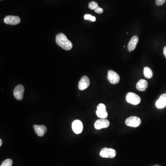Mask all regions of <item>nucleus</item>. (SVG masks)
Masks as SVG:
<instances>
[{"mask_svg":"<svg viewBox=\"0 0 166 166\" xmlns=\"http://www.w3.org/2000/svg\"><path fill=\"white\" fill-rule=\"evenodd\" d=\"M56 43L65 50H70L73 48V44L63 33L57 34L55 38Z\"/></svg>","mask_w":166,"mask_h":166,"instance_id":"f257e3e1","label":"nucleus"},{"mask_svg":"<svg viewBox=\"0 0 166 166\" xmlns=\"http://www.w3.org/2000/svg\"><path fill=\"white\" fill-rule=\"evenodd\" d=\"M126 101L128 103L136 105L140 103L141 98L140 97L133 92H129L126 96Z\"/></svg>","mask_w":166,"mask_h":166,"instance_id":"f03ea898","label":"nucleus"},{"mask_svg":"<svg viewBox=\"0 0 166 166\" xmlns=\"http://www.w3.org/2000/svg\"><path fill=\"white\" fill-rule=\"evenodd\" d=\"M116 152L113 148H104L100 152V156L101 157L113 158L116 156Z\"/></svg>","mask_w":166,"mask_h":166,"instance_id":"7ed1b4c3","label":"nucleus"},{"mask_svg":"<svg viewBox=\"0 0 166 166\" xmlns=\"http://www.w3.org/2000/svg\"><path fill=\"white\" fill-rule=\"evenodd\" d=\"M141 121L140 118L136 116H131L127 118L125 121L126 125L130 127H136L141 124Z\"/></svg>","mask_w":166,"mask_h":166,"instance_id":"20e7f679","label":"nucleus"},{"mask_svg":"<svg viewBox=\"0 0 166 166\" xmlns=\"http://www.w3.org/2000/svg\"><path fill=\"white\" fill-rule=\"evenodd\" d=\"M107 78L108 80L109 81L110 83L112 84H118L120 80V77L119 75L116 72L113 70H109L108 71V76Z\"/></svg>","mask_w":166,"mask_h":166,"instance_id":"39448f33","label":"nucleus"},{"mask_svg":"<svg viewBox=\"0 0 166 166\" xmlns=\"http://www.w3.org/2000/svg\"><path fill=\"white\" fill-rule=\"evenodd\" d=\"M97 116L100 118L105 119L108 117V113L106 110L105 105L103 103H100L97 107V110L96 111Z\"/></svg>","mask_w":166,"mask_h":166,"instance_id":"423d86ee","label":"nucleus"},{"mask_svg":"<svg viewBox=\"0 0 166 166\" xmlns=\"http://www.w3.org/2000/svg\"><path fill=\"white\" fill-rule=\"evenodd\" d=\"M25 88L22 85H18L15 87L14 90V97L17 100H22L24 96Z\"/></svg>","mask_w":166,"mask_h":166,"instance_id":"0eeeda50","label":"nucleus"},{"mask_svg":"<svg viewBox=\"0 0 166 166\" xmlns=\"http://www.w3.org/2000/svg\"><path fill=\"white\" fill-rule=\"evenodd\" d=\"M4 22L7 25H16L20 22V18L19 17L15 16H7L4 19Z\"/></svg>","mask_w":166,"mask_h":166,"instance_id":"6e6552de","label":"nucleus"},{"mask_svg":"<svg viewBox=\"0 0 166 166\" xmlns=\"http://www.w3.org/2000/svg\"><path fill=\"white\" fill-rule=\"evenodd\" d=\"M110 122L108 120L105 119H100L95 122L94 126L97 130L107 128L109 126Z\"/></svg>","mask_w":166,"mask_h":166,"instance_id":"1a4fd4ad","label":"nucleus"},{"mask_svg":"<svg viewBox=\"0 0 166 166\" xmlns=\"http://www.w3.org/2000/svg\"><path fill=\"white\" fill-rule=\"evenodd\" d=\"M72 129L76 134H80L83 129V125L82 122L79 120H75L72 123Z\"/></svg>","mask_w":166,"mask_h":166,"instance_id":"9d476101","label":"nucleus"},{"mask_svg":"<svg viewBox=\"0 0 166 166\" xmlns=\"http://www.w3.org/2000/svg\"><path fill=\"white\" fill-rule=\"evenodd\" d=\"M90 85V81L89 78L86 76H84L82 77L78 83V89L80 90H83L85 89L89 86Z\"/></svg>","mask_w":166,"mask_h":166,"instance_id":"9b49d317","label":"nucleus"},{"mask_svg":"<svg viewBox=\"0 0 166 166\" xmlns=\"http://www.w3.org/2000/svg\"><path fill=\"white\" fill-rule=\"evenodd\" d=\"M156 106L157 109H162L166 107V94H163L160 97L156 102Z\"/></svg>","mask_w":166,"mask_h":166,"instance_id":"f8f14e48","label":"nucleus"},{"mask_svg":"<svg viewBox=\"0 0 166 166\" xmlns=\"http://www.w3.org/2000/svg\"><path fill=\"white\" fill-rule=\"evenodd\" d=\"M33 127L35 132L37 135L39 136H43L47 132V127L44 125L35 124L33 125Z\"/></svg>","mask_w":166,"mask_h":166,"instance_id":"ddd939ff","label":"nucleus"},{"mask_svg":"<svg viewBox=\"0 0 166 166\" xmlns=\"http://www.w3.org/2000/svg\"><path fill=\"white\" fill-rule=\"evenodd\" d=\"M138 37L136 36H134L131 38V40L128 43V49L129 52L132 51L136 49L137 42H138Z\"/></svg>","mask_w":166,"mask_h":166,"instance_id":"4468645a","label":"nucleus"},{"mask_svg":"<svg viewBox=\"0 0 166 166\" xmlns=\"http://www.w3.org/2000/svg\"><path fill=\"white\" fill-rule=\"evenodd\" d=\"M148 86L147 81L144 79H140L136 85V88L140 91H145Z\"/></svg>","mask_w":166,"mask_h":166,"instance_id":"2eb2a0df","label":"nucleus"},{"mask_svg":"<svg viewBox=\"0 0 166 166\" xmlns=\"http://www.w3.org/2000/svg\"><path fill=\"white\" fill-rule=\"evenodd\" d=\"M144 74L146 78L150 79L153 76V72L152 70L147 66H146L144 68Z\"/></svg>","mask_w":166,"mask_h":166,"instance_id":"dca6fc26","label":"nucleus"},{"mask_svg":"<svg viewBox=\"0 0 166 166\" xmlns=\"http://www.w3.org/2000/svg\"><path fill=\"white\" fill-rule=\"evenodd\" d=\"M13 164V160L10 159H7L3 161L1 166H12Z\"/></svg>","mask_w":166,"mask_h":166,"instance_id":"f3484780","label":"nucleus"},{"mask_svg":"<svg viewBox=\"0 0 166 166\" xmlns=\"http://www.w3.org/2000/svg\"><path fill=\"white\" fill-rule=\"evenodd\" d=\"M88 7L91 10H94L97 7H99V6L98 5L96 2L92 1V2H90L89 4Z\"/></svg>","mask_w":166,"mask_h":166,"instance_id":"a211bd4d","label":"nucleus"},{"mask_svg":"<svg viewBox=\"0 0 166 166\" xmlns=\"http://www.w3.org/2000/svg\"><path fill=\"white\" fill-rule=\"evenodd\" d=\"M84 18L85 20H89L92 22H95L96 20V18L95 16H93L90 14H86L84 15Z\"/></svg>","mask_w":166,"mask_h":166,"instance_id":"6ab92c4d","label":"nucleus"},{"mask_svg":"<svg viewBox=\"0 0 166 166\" xmlns=\"http://www.w3.org/2000/svg\"><path fill=\"white\" fill-rule=\"evenodd\" d=\"M94 11H95L96 13H97L98 14H101L103 13V10L102 8H101L99 6V7H97L96 9H94Z\"/></svg>","mask_w":166,"mask_h":166,"instance_id":"aec40b11","label":"nucleus"},{"mask_svg":"<svg viewBox=\"0 0 166 166\" xmlns=\"http://www.w3.org/2000/svg\"><path fill=\"white\" fill-rule=\"evenodd\" d=\"M166 2V0H156V4L157 6L163 5Z\"/></svg>","mask_w":166,"mask_h":166,"instance_id":"412c9836","label":"nucleus"},{"mask_svg":"<svg viewBox=\"0 0 166 166\" xmlns=\"http://www.w3.org/2000/svg\"><path fill=\"white\" fill-rule=\"evenodd\" d=\"M163 53H164V56L166 58V46L164 47V49H163Z\"/></svg>","mask_w":166,"mask_h":166,"instance_id":"4be33fe9","label":"nucleus"},{"mask_svg":"<svg viewBox=\"0 0 166 166\" xmlns=\"http://www.w3.org/2000/svg\"><path fill=\"white\" fill-rule=\"evenodd\" d=\"M2 139H0V146H2Z\"/></svg>","mask_w":166,"mask_h":166,"instance_id":"5701e85b","label":"nucleus"}]
</instances>
